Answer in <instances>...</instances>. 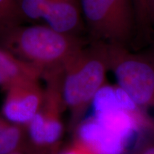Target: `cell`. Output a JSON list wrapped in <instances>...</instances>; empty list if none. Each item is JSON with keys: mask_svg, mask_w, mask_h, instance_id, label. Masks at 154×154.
I'll list each match as a JSON object with an SVG mask.
<instances>
[{"mask_svg": "<svg viewBox=\"0 0 154 154\" xmlns=\"http://www.w3.org/2000/svg\"><path fill=\"white\" fill-rule=\"evenodd\" d=\"M87 43L82 36L62 33L47 24H17L0 34L2 47L38 67L43 76L62 72L69 61Z\"/></svg>", "mask_w": 154, "mask_h": 154, "instance_id": "obj_1", "label": "cell"}, {"mask_svg": "<svg viewBox=\"0 0 154 154\" xmlns=\"http://www.w3.org/2000/svg\"><path fill=\"white\" fill-rule=\"evenodd\" d=\"M109 71L108 44L90 40L69 61L61 75L60 88L65 109L70 113V128L74 130L105 84Z\"/></svg>", "mask_w": 154, "mask_h": 154, "instance_id": "obj_2", "label": "cell"}, {"mask_svg": "<svg viewBox=\"0 0 154 154\" xmlns=\"http://www.w3.org/2000/svg\"><path fill=\"white\" fill-rule=\"evenodd\" d=\"M109 71L117 86L154 121V55L131 51L129 47L107 44Z\"/></svg>", "mask_w": 154, "mask_h": 154, "instance_id": "obj_3", "label": "cell"}, {"mask_svg": "<svg viewBox=\"0 0 154 154\" xmlns=\"http://www.w3.org/2000/svg\"><path fill=\"white\" fill-rule=\"evenodd\" d=\"M90 40L128 47L136 38L133 0H80Z\"/></svg>", "mask_w": 154, "mask_h": 154, "instance_id": "obj_4", "label": "cell"}, {"mask_svg": "<svg viewBox=\"0 0 154 154\" xmlns=\"http://www.w3.org/2000/svg\"><path fill=\"white\" fill-rule=\"evenodd\" d=\"M61 74L43 76L47 86L44 99L36 115L26 125L28 148L39 154H58L63 135L62 111L65 109L61 94Z\"/></svg>", "mask_w": 154, "mask_h": 154, "instance_id": "obj_5", "label": "cell"}, {"mask_svg": "<svg viewBox=\"0 0 154 154\" xmlns=\"http://www.w3.org/2000/svg\"><path fill=\"white\" fill-rule=\"evenodd\" d=\"M39 81L15 83L6 89L2 113L6 120L26 126L38 112L44 99Z\"/></svg>", "mask_w": 154, "mask_h": 154, "instance_id": "obj_6", "label": "cell"}, {"mask_svg": "<svg viewBox=\"0 0 154 154\" xmlns=\"http://www.w3.org/2000/svg\"><path fill=\"white\" fill-rule=\"evenodd\" d=\"M76 139L96 154H121L126 140L102 124L94 116L82 121L75 128Z\"/></svg>", "mask_w": 154, "mask_h": 154, "instance_id": "obj_7", "label": "cell"}, {"mask_svg": "<svg viewBox=\"0 0 154 154\" xmlns=\"http://www.w3.org/2000/svg\"><path fill=\"white\" fill-rule=\"evenodd\" d=\"M43 20L62 33L81 36L85 29L80 0H48Z\"/></svg>", "mask_w": 154, "mask_h": 154, "instance_id": "obj_8", "label": "cell"}, {"mask_svg": "<svg viewBox=\"0 0 154 154\" xmlns=\"http://www.w3.org/2000/svg\"><path fill=\"white\" fill-rule=\"evenodd\" d=\"M43 72L38 67L21 60L0 47V86L6 90L15 83L39 81Z\"/></svg>", "mask_w": 154, "mask_h": 154, "instance_id": "obj_9", "label": "cell"}, {"mask_svg": "<svg viewBox=\"0 0 154 154\" xmlns=\"http://www.w3.org/2000/svg\"><path fill=\"white\" fill-rule=\"evenodd\" d=\"M27 146L26 131L23 126L0 119V154H9Z\"/></svg>", "mask_w": 154, "mask_h": 154, "instance_id": "obj_10", "label": "cell"}, {"mask_svg": "<svg viewBox=\"0 0 154 154\" xmlns=\"http://www.w3.org/2000/svg\"><path fill=\"white\" fill-rule=\"evenodd\" d=\"M136 13V38L149 35L154 27V0H133Z\"/></svg>", "mask_w": 154, "mask_h": 154, "instance_id": "obj_11", "label": "cell"}, {"mask_svg": "<svg viewBox=\"0 0 154 154\" xmlns=\"http://www.w3.org/2000/svg\"><path fill=\"white\" fill-rule=\"evenodd\" d=\"M48 0H17L19 16L22 20H43Z\"/></svg>", "mask_w": 154, "mask_h": 154, "instance_id": "obj_12", "label": "cell"}, {"mask_svg": "<svg viewBox=\"0 0 154 154\" xmlns=\"http://www.w3.org/2000/svg\"><path fill=\"white\" fill-rule=\"evenodd\" d=\"M21 21L17 0H0V34Z\"/></svg>", "mask_w": 154, "mask_h": 154, "instance_id": "obj_13", "label": "cell"}, {"mask_svg": "<svg viewBox=\"0 0 154 154\" xmlns=\"http://www.w3.org/2000/svg\"><path fill=\"white\" fill-rule=\"evenodd\" d=\"M58 154H96L79 142L74 140L73 143L61 150Z\"/></svg>", "mask_w": 154, "mask_h": 154, "instance_id": "obj_14", "label": "cell"}, {"mask_svg": "<svg viewBox=\"0 0 154 154\" xmlns=\"http://www.w3.org/2000/svg\"><path fill=\"white\" fill-rule=\"evenodd\" d=\"M130 154H154V138L142 142Z\"/></svg>", "mask_w": 154, "mask_h": 154, "instance_id": "obj_15", "label": "cell"}, {"mask_svg": "<svg viewBox=\"0 0 154 154\" xmlns=\"http://www.w3.org/2000/svg\"><path fill=\"white\" fill-rule=\"evenodd\" d=\"M9 154H39V153H36V152L32 151V150L28 149V148H26V149L19 150V151H17Z\"/></svg>", "mask_w": 154, "mask_h": 154, "instance_id": "obj_16", "label": "cell"}, {"mask_svg": "<svg viewBox=\"0 0 154 154\" xmlns=\"http://www.w3.org/2000/svg\"><path fill=\"white\" fill-rule=\"evenodd\" d=\"M151 52H152V53H153V55H154V47H153V51H151Z\"/></svg>", "mask_w": 154, "mask_h": 154, "instance_id": "obj_17", "label": "cell"}]
</instances>
